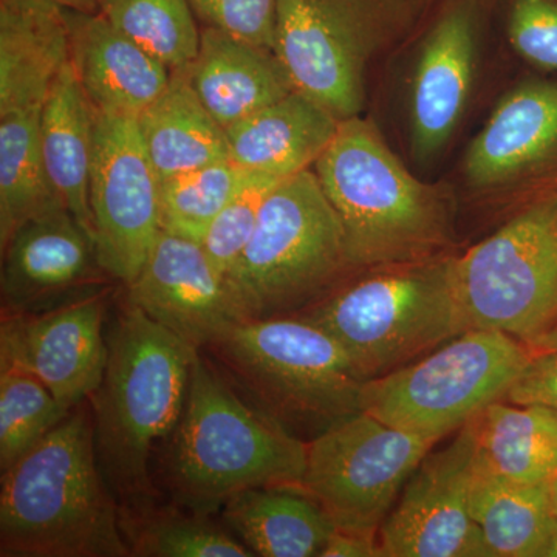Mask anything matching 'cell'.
Returning a JSON list of instances; mask_svg holds the SVG:
<instances>
[{
  "label": "cell",
  "mask_w": 557,
  "mask_h": 557,
  "mask_svg": "<svg viewBox=\"0 0 557 557\" xmlns=\"http://www.w3.org/2000/svg\"><path fill=\"white\" fill-rule=\"evenodd\" d=\"M0 556H131L84 403L2 471Z\"/></svg>",
  "instance_id": "6da1fadb"
},
{
  "label": "cell",
  "mask_w": 557,
  "mask_h": 557,
  "mask_svg": "<svg viewBox=\"0 0 557 557\" xmlns=\"http://www.w3.org/2000/svg\"><path fill=\"white\" fill-rule=\"evenodd\" d=\"M313 171L338 215L355 271L449 255L448 194L418 180L372 121L361 115L341 121Z\"/></svg>",
  "instance_id": "7a4b0ae2"
},
{
  "label": "cell",
  "mask_w": 557,
  "mask_h": 557,
  "mask_svg": "<svg viewBox=\"0 0 557 557\" xmlns=\"http://www.w3.org/2000/svg\"><path fill=\"white\" fill-rule=\"evenodd\" d=\"M307 442L255 408L197 351L170 460L180 504L209 516L247 490L300 486Z\"/></svg>",
  "instance_id": "3957f363"
},
{
  "label": "cell",
  "mask_w": 557,
  "mask_h": 557,
  "mask_svg": "<svg viewBox=\"0 0 557 557\" xmlns=\"http://www.w3.org/2000/svg\"><path fill=\"white\" fill-rule=\"evenodd\" d=\"M108 343L104 376L90 397L98 460L113 493L139 500L152 494L150 454L182 420L199 350L127 300Z\"/></svg>",
  "instance_id": "277c9868"
},
{
  "label": "cell",
  "mask_w": 557,
  "mask_h": 557,
  "mask_svg": "<svg viewBox=\"0 0 557 557\" xmlns=\"http://www.w3.org/2000/svg\"><path fill=\"white\" fill-rule=\"evenodd\" d=\"M203 351L242 398L304 442L364 410L368 381L343 347L306 319H247Z\"/></svg>",
  "instance_id": "5b68a950"
},
{
  "label": "cell",
  "mask_w": 557,
  "mask_h": 557,
  "mask_svg": "<svg viewBox=\"0 0 557 557\" xmlns=\"http://www.w3.org/2000/svg\"><path fill=\"white\" fill-rule=\"evenodd\" d=\"M453 256L359 270L292 317L329 333L362 379H381L468 330Z\"/></svg>",
  "instance_id": "8992f818"
},
{
  "label": "cell",
  "mask_w": 557,
  "mask_h": 557,
  "mask_svg": "<svg viewBox=\"0 0 557 557\" xmlns=\"http://www.w3.org/2000/svg\"><path fill=\"white\" fill-rule=\"evenodd\" d=\"M351 271L338 215L307 170L271 190L228 278L245 318L269 319L306 309Z\"/></svg>",
  "instance_id": "52a82bcc"
},
{
  "label": "cell",
  "mask_w": 557,
  "mask_h": 557,
  "mask_svg": "<svg viewBox=\"0 0 557 557\" xmlns=\"http://www.w3.org/2000/svg\"><path fill=\"white\" fill-rule=\"evenodd\" d=\"M531 355L507 333L465 330L405 368L368 381L362 409L437 445L507 397Z\"/></svg>",
  "instance_id": "ba28073f"
},
{
  "label": "cell",
  "mask_w": 557,
  "mask_h": 557,
  "mask_svg": "<svg viewBox=\"0 0 557 557\" xmlns=\"http://www.w3.org/2000/svg\"><path fill=\"white\" fill-rule=\"evenodd\" d=\"M410 16L409 0H278L274 53L293 89L339 121L361 115L366 72Z\"/></svg>",
  "instance_id": "9c48e42d"
},
{
  "label": "cell",
  "mask_w": 557,
  "mask_h": 557,
  "mask_svg": "<svg viewBox=\"0 0 557 557\" xmlns=\"http://www.w3.org/2000/svg\"><path fill=\"white\" fill-rule=\"evenodd\" d=\"M467 329L531 343L557 322V196L531 201L485 240L453 256Z\"/></svg>",
  "instance_id": "30bf717a"
},
{
  "label": "cell",
  "mask_w": 557,
  "mask_h": 557,
  "mask_svg": "<svg viewBox=\"0 0 557 557\" xmlns=\"http://www.w3.org/2000/svg\"><path fill=\"white\" fill-rule=\"evenodd\" d=\"M434 446L362 410L307 443L300 487L325 509L336 530L379 534Z\"/></svg>",
  "instance_id": "8fae6325"
},
{
  "label": "cell",
  "mask_w": 557,
  "mask_h": 557,
  "mask_svg": "<svg viewBox=\"0 0 557 557\" xmlns=\"http://www.w3.org/2000/svg\"><path fill=\"white\" fill-rule=\"evenodd\" d=\"M90 211L98 262L127 287L161 231L160 177L137 119L95 113Z\"/></svg>",
  "instance_id": "7c38bea8"
},
{
  "label": "cell",
  "mask_w": 557,
  "mask_h": 557,
  "mask_svg": "<svg viewBox=\"0 0 557 557\" xmlns=\"http://www.w3.org/2000/svg\"><path fill=\"white\" fill-rule=\"evenodd\" d=\"M478 443L471 424L429 450L379 531L381 557H490L471 515Z\"/></svg>",
  "instance_id": "4fadbf2b"
},
{
  "label": "cell",
  "mask_w": 557,
  "mask_h": 557,
  "mask_svg": "<svg viewBox=\"0 0 557 557\" xmlns=\"http://www.w3.org/2000/svg\"><path fill=\"white\" fill-rule=\"evenodd\" d=\"M126 289L127 302L197 350L247 321L228 274L219 270L200 242L168 231H160Z\"/></svg>",
  "instance_id": "5bb4252c"
},
{
  "label": "cell",
  "mask_w": 557,
  "mask_h": 557,
  "mask_svg": "<svg viewBox=\"0 0 557 557\" xmlns=\"http://www.w3.org/2000/svg\"><path fill=\"white\" fill-rule=\"evenodd\" d=\"M108 300V289H100L39 313H2L0 341L24 359L69 412L90 398L104 376Z\"/></svg>",
  "instance_id": "9a60e30c"
},
{
  "label": "cell",
  "mask_w": 557,
  "mask_h": 557,
  "mask_svg": "<svg viewBox=\"0 0 557 557\" xmlns=\"http://www.w3.org/2000/svg\"><path fill=\"white\" fill-rule=\"evenodd\" d=\"M109 277L95 244L64 207L28 220L2 248V313L50 310Z\"/></svg>",
  "instance_id": "2e32d148"
},
{
  "label": "cell",
  "mask_w": 557,
  "mask_h": 557,
  "mask_svg": "<svg viewBox=\"0 0 557 557\" xmlns=\"http://www.w3.org/2000/svg\"><path fill=\"white\" fill-rule=\"evenodd\" d=\"M478 16L471 0L440 14L418 51L410 89V145L416 159L431 160L456 132L474 84Z\"/></svg>",
  "instance_id": "e0dca14e"
},
{
  "label": "cell",
  "mask_w": 557,
  "mask_h": 557,
  "mask_svg": "<svg viewBox=\"0 0 557 557\" xmlns=\"http://www.w3.org/2000/svg\"><path fill=\"white\" fill-rule=\"evenodd\" d=\"M557 168V81H528L491 113L465 157L472 188L493 190Z\"/></svg>",
  "instance_id": "ac0fdd59"
},
{
  "label": "cell",
  "mask_w": 557,
  "mask_h": 557,
  "mask_svg": "<svg viewBox=\"0 0 557 557\" xmlns=\"http://www.w3.org/2000/svg\"><path fill=\"white\" fill-rule=\"evenodd\" d=\"M70 65L95 113L138 119L170 86L166 65L101 13L65 10Z\"/></svg>",
  "instance_id": "d6986e66"
},
{
  "label": "cell",
  "mask_w": 557,
  "mask_h": 557,
  "mask_svg": "<svg viewBox=\"0 0 557 557\" xmlns=\"http://www.w3.org/2000/svg\"><path fill=\"white\" fill-rule=\"evenodd\" d=\"M69 62L62 7L50 0H0V116L42 109Z\"/></svg>",
  "instance_id": "ffe728a7"
},
{
  "label": "cell",
  "mask_w": 557,
  "mask_h": 557,
  "mask_svg": "<svg viewBox=\"0 0 557 557\" xmlns=\"http://www.w3.org/2000/svg\"><path fill=\"white\" fill-rule=\"evenodd\" d=\"M183 72L225 129L295 90L273 50L212 27L201 28L199 54Z\"/></svg>",
  "instance_id": "44dd1931"
},
{
  "label": "cell",
  "mask_w": 557,
  "mask_h": 557,
  "mask_svg": "<svg viewBox=\"0 0 557 557\" xmlns=\"http://www.w3.org/2000/svg\"><path fill=\"white\" fill-rule=\"evenodd\" d=\"M339 124L327 109L293 90L226 129L230 160L256 174L293 177L314 166Z\"/></svg>",
  "instance_id": "7402d4cb"
},
{
  "label": "cell",
  "mask_w": 557,
  "mask_h": 557,
  "mask_svg": "<svg viewBox=\"0 0 557 557\" xmlns=\"http://www.w3.org/2000/svg\"><path fill=\"white\" fill-rule=\"evenodd\" d=\"M95 113L70 62L39 112V143L47 174L60 199L94 240L90 175ZM95 244V242H94Z\"/></svg>",
  "instance_id": "603a6c76"
},
{
  "label": "cell",
  "mask_w": 557,
  "mask_h": 557,
  "mask_svg": "<svg viewBox=\"0 0 557 557\" xmlns=\"http://www.w3.org/2000/svg\"><path fill=\"white\" fill-rule=\"evenodd\" d=\"M220 511L255 556L321 557L336 531L325 509L300 486L247 490Z\"/></svg>",
  "instance_id": "cb8c5ba5"
},
{
  "label": "cell",
  "mask_w": 557,
  "mask_h": 557,
  "mask_svg": "<svg viewBox=\"0 0 557 557\" xmlns=\"http://www.w3.org/2000/svg\"><path fill=\"white\" fill-rule=\"evenodd\" d=\"M138 129L161 180L230 160L226 129L209 113L185 72L138 116Z\"/></svg>",
  "instance_id": "d4e9b609"
},
{
  "label": "cell",
  "mask_w": 557,
  "mask_h": 557,
  "mask_svg": "<svg viewBox=\"0 0 557 557\" xmlns=\"http://www.w3.org/2000/svg\"><path fill=\"white\" fill-rule=\"evenodd\" d=\"M479 460L494 474L544 485L557 474V410L498 399L469 421Z\"/></svg>",
  "instance_id": "484cf974"
},
{
  "label": "cell",
  "mask_w": 557,
  "mask_h": 557,
  "mask_svg": "<svg viewBox=\"0 0 557 557\" xmlns=\"http://www.w3.org/2000/svg\"><path fill=\"white\" fill-rule=\"evenodd\" d=\"M471 515L490 557H542L556 516L548 483L525 485L475 463Z\"/></svg>",
  "instance_id": "4316f807"
},
{
  "label": "cell",
  "mask_w": 557,
  "mask_h": 557,
  "mask_svg": "<svg viewBox=\"0 0 557 557\" xmlns=\"http://www.w3.org/2000/svg\"><path fill=\"white\" fill-rule=\"evenodd\" d=\"M39 112L0 116V248L25 222L62 207L40 153Z\"/></svg>",
  "instance_id": "83f0119b"
},
{
  "label": "cell",
  "mask_w": 557,
  "mask_h": 557,
  "mask_svg": "<svg viewBox=\"0 0 557 557\" xmlns=\"http://www.w3.org/2000/svg\"><path fill=\"white\" fill-rule=\"evenodd\" d=\"M69 413L24 359L0 341V469L20 460Z\"/></svg>",
  "instance_id": "f1b7e54d"
},
{
  "label": "cell",
  "mask_w": 557,
  "mask_h": 557,
  "mask_svg": "<svg viewBox=\"0 0 557 557\" xmlns=\"http://www.w3.org/2000/svg\"><path fill=\"white\" fill-rule=\"evenodd\" d=\"M101 13L171 73L199 54L201 30L189 0H102Z\"/></svg>",
  "instance_id": "f546056e"
},
{
  "label": "cell",
  "mask_w": 557,
  "mask_h": 557,
  "mask_svg": "<svg viewBox=\"0 0 557 557\" xmlns=\"http://www.w3.org/2000/svg\"><path fill=\"white\" fill-rule=\"evenodd\" d=\"M251 174L226 160L161 180V230L203 240L211 223Z\"/></svg>",
  "instance_id": "4dcf8cb0"
},
{
  "label": "cell",
  "mask_w": 557,
  "mask_h": 557,
  "mask_svg": "<svg viewBox=\"0 0 557 557\" xmlns=\"http://www.w3.org/2000/svg\"><path fill=\"white\" fill-rule=\"evenodd\" d=\"M121 527L131 556L139 557H248L247 545L220 528L208 516L175 512L123 515Z\"/></svg>",
  "instance_id": "1f68e13d"
},
{
  "label": "cell",
  "mask_w": 557,
  "mask_h": 557,
  "mask_svg": "<svg viewBox=\"0 0 557 557\" xmlns=\"http://www.w3.org/2000/svg\"><path fill=\"white\" fill-rule=\"evenodd\" d=\"M278 182L281 180L252 172L209 226L200 244L223 273L228 274L233 270L247 248L258 226L263 203Z\"/></svg>",
  "instance_id": "d6a6232c"
},
{
  "label": "cell",
  "mask_w": 557,
  "mask_h": 557,
  "mask_svg": "<svg viewBox=\"0 0 557 557\" xmlns=\"http://www.w3.org/2000/svg\"><path fill=\"white\" fill-rule=\"evenodd\" d=\"M508 38L520 58L557 72V0H512Z\"/></svg>",
  "instance_id": "836d02e7"
},
{
  "label": "cell",
  "mask_w": 557,
  "mask_h": 557,
  "mask_svg": "<svg viewBox=\"0 0 557 557\" xmlns=\"http://www.w3.org/2000/svg\"><path fill=\"white\" fill-rule=\"evenodd\" d=\"M278 0H189L205 27L274 51Z\"/></svg>",
  "instance_id": "e575fe53"
},
{
  "label": "cell",
  "mask_w": 557,
  "mask_h": 557,
  "mask_svg": "<svg viewBox=\"0 0 557 557\" xmlns=\"http://www.w3.org/2000/svg\"><path fill=\"white\" fill-rule=\"evenodd\" d=\"M504 399L557 410V348L533 351L525 369Z\"/></svg>",
  "instance_id": "d590c367"
},
{
  "label": "cell",
  "mask_w": 557,
  "mask_h": 557,
  "mask_svg": "<svg viewBox=\"0 0 557 557\" xmlns=\"http://www.w3.org/2000/svg\"><path fill=\"white\" fill-rule=\"evenodd\" d=\"M321 557H381L379 534L336 530Z\"/></svg>",
  "instance_id": "8d00e7d4"
},
{
  "label": "cell",
  "mask_w": 557,
  "mask_h": 557,
  "mask_svg": "<svg viewBox=\"0 0 557 557\" xmlns=\"http://www.w3.org/2000/svg\"><path fill=\"white\" fill-rule=\"evenodd\" d=\"M531 351L556 350L557 348V322L544 333L527 344Z\"/></svg>",
  "instance_id": "74e56055"
},
{
  "label": "cell",
  "mask_w": 557,
  "mask_h": 557,
  "mask_svg": "<svg viewBox=\"0 0 557 557\" xmlns=\"http://www.w3.org/2000/svg\"><path fill=\"white\" fill-rule=\"evenodd\" d=\"M65 10L84 11V13H100L102 0H50Z\"/></svg>",
  "instance_id": "f35d334b"
},
{
  "label": "cell",
  "mask_w": 557,
  "mask_h": 557,
  "mask_svg": "<svg viewBox=\"0 0 557 557\" xmlns=\"http://www.w3.org/2000/svg\"><path fill=\"white\" fill-rule=\"evenodd\" d=\"M542 557H557V518L555 525L552 528V533H549L547 544H545Z\"/></svg>",
  "instance_id": "ab89813d"
},
{
  "label": "cell",
  "mask_w": 557,
  "mask_h": 557,
  "mask_svg": "<svg viewBox=\"0 0 557 557\" xmlns=\"http://www.w3.org/2000/svg\"><path fill=\"white\" fill-rule=\"evenodd\" d=\"M549 504H552L553 515L557 518V474L548 482Z\"/></svg>",
  "instance_id": "60d3db41"
}]
</instances>
